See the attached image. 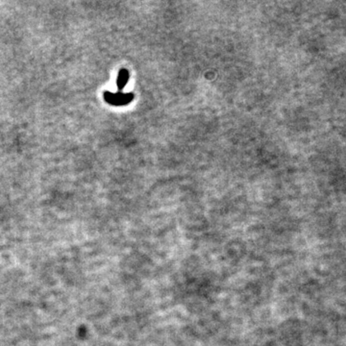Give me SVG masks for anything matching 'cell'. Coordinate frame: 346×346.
Instances as JSON below:
<instances>
[{
    "label": "cell",
    "instance_id": "1",
    "mask_svg": "<svg viewBox=\"0 0 346 346\" xmlns=\"http://www.w3.org/2000/svg\"><path fill=\"white\" fill-rule=\"evenodd\" d=\"M104 99L106 100L107 103L113 106H124L133 101V93H123L121 92L114 93L111 92H105L104 93Z\"/></svg>",
    "mask_w": 346,
    "mask_h": 346
},
{
    "label": "cell",
    "instance_id": "2",
    "mask_svg": "<svg viewBox=\"0 0 346 346\" xmlns=\"http://www.w3.org/2000/svg\"><path fill=\"white\" fill-rule=\"evenodd\" d=\"M128 80H129V72H128V70L125 69V68L120 69L119 77H118V80H117V87H118L120 92H121L124 89V87L126 86Z\"/></svg>",
    "mask_w": 346,
    "mask_h": 346
}]
</instances>
